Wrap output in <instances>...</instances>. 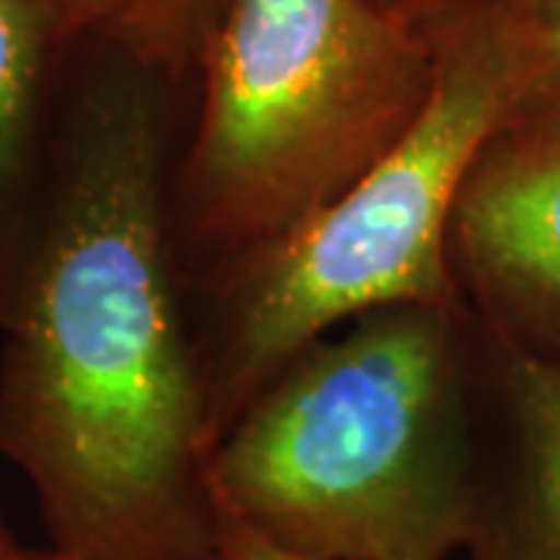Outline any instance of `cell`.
Segmentation results:
<instances>
[{
	"instance_id": "cell-1",
	"label": "cell",
	"mask_w": 560,
	"mask_h": 560,
	"mask_svg": "<svg viewBox=\"0 0 560 560\" xmlns=\"http://www.w3.org/2000/svg\"><path fill=\"white\" fill-rule=\"evenodd\" d=\"M0 271V455L66 560H212L219 517L172 224L165 79L81 44Z\"/></svg>"
},
{
	"instance_id": "cell-2",
	"label": "cell",
	"mask_w": 560,
	"mask_h": 560,
	"mask_svg": "<svg viewBox=\"0 0 560 560\" xmlns=\"http://www.w3.org/2000/svg\"><path fill=\"white\" fill-rule=\"evenodd\" d=\"M342 327L215 442L212 511L300 560H452L477 501L480 324L405 302Z\"/></svg>"
},
{
	"instance_id": "cell-3",
	"label": "cell",
	"mask_w": 560,
	"mask_h": 560,
	"mask_svg": "<svg viewBox=\"0 0 560 560\" xmlns=\"http://www.w3.org/2000/svg\"><path fill=\"white\" fill-rule=\"evenodd\" d=\"M430 88L408 131L318 215L187 290L209 442L290 361L337 327L405 302H460L448 224L486 143L529 94V62L501 0L418 10Z\"/></svg>"
},
{
	"instance_id": "cell-4",
	"label": "cell",
	"mask_w": 560,
	"mask_h": 560,
	"mask_svg": "<svg viewBox=\"0 0 560 560\" xmlns=\"http://www.w3.org/2000/svg\"><path fill=\"white\" fill-rule=\"evenodd\" d=\"M430 62L420 13L383 0H221L172 187L187 290L364 178L420 113Z\"/></svg>"
},
{
	"instance_id": "cell-5",
	"label": "cell",
	"mask_w": 560,
	"mask_h": 560,
	"mask_svg": "<svg viewBox=\"0 0 560 560\" xmlns=\"http://www.w3.org/2000/svg\"><path fill=\"white\" fill-rule=\"evenodd\" d=\"M448 268L489 337L560 359V103H523L486 143L452 212Z\"/></svg>"
},
{
	"instance_id": "cell-6",
	"label": "cell",
	"mask_w": 560,
	"mask_h": 560,
	"mask_svg": "<svg viewBox=\"0 0 560 560\" xmlns=\"http://www.w3.org/2000/svg\"><path fill=\"white\" fill-rule=\"evenodd\" d=\"M480 470L467 560H560V359L480 327Z\"/></svg>"
},
{
	"instance_id": "cell-7",
	"label": "cell",
	"mask_w": 560,
	"mask_h": 560,
	"mask_svg": "<svg viewBox=\"0 0 560 560\" xmlns=\"http://www.w3.org/2000/svg\"><path fill=\"white\" fill-rule=\"evenodd\" d=\"M72 50L35 0H0V271L38 200Z\"/></svg>"
},
{
	"instance_id": "cell-8",
	"label": "cell",
	"mask_w": 560,
	"mask_h": 560,
	"mask_svg": "<svg viewBox=\"0 0 560 560\" xmlns=\"http://www.w3.org/2000/svg\"><path fill=\"white\" fill-rule=\"evenodd\" d=\"M69 47L94 44L165 81L197 72L221 0H35Z\"/></svg>"
},
{
	"instance_id": "cell-9",
	"label": "cell",
	"mask_w": 560,
	"mask_h": 560,
	"mask_svg": "<svg viewBox=\"0 0 560 560\" xmlns=\"http://www.w3.org/2000/svg\"><path fill=\"white\" fill-rule=\"evenodd\" d=\"M501 7L529 62V94L523 103H560V0H501Z\"/></svg>"
},
{
	"instance_id": "cell-10",
	"label": "cell",
	"mask_w": 560,
	"mask_h": 560,
	"mask_svg": "<svg viewBox=\"0 0 560 560\" xmlns=\"http://www.w3.org/2000/svg\"><path fill=\"white\" fill-rule=\"evenodd\" d=\"M219 548L231 560H300L231 523H219Z\"/></svg>"
},
{
	"instance_id": "cell-11",
	"label": "cell",
	"mask_w": 560,
	"mask_h": 560,
	"mask_svg": "<svg viewBox=\"0 0 560 560\" xmlns=\"http://www.w3.org/2000/svg\"><path fill=\"white\" fill-rule=\"evenodd\" d=\"M0 560H66V558L54 555L50 548H47V551H38V548H25V545H20V541L13 539L10 545H7V548H3V551H0ZM212 560H231V558H228V555H224V551L219 548V555H215Z\"/></svg>"
},
{
	"instance_id": "cell-12",
	"label": "cell",
	"mask_w": 560,
	"mask_h": 560,
	"mask_svg": "<svg viewBox=\"0 0 560 560\" xmlns=\"http://www.w3.org/2000/svg\"><path fill=\"white\" fill-rule=\"evenodd\" d=\"M383 3H389V7H396V10H405V13H418V10L436 3V0H383Z\"/></svg>"
},
{
	"instance_id": "cell-13",
	"label": "cell",
	"mask_w": 560,
	"mask_h": 560,
	"mask_svg": "<svg viewBox=\"0 0 560 560\" xmlns=\"http://www.w3.org/2000/svg\"><path fill=\"white\" fill-rule=\"evenodd\" d=\"M10 541H13V533L7 529V523H3V517H0V551H3V548H7Z\"/></svg>"
}]
</instances>
